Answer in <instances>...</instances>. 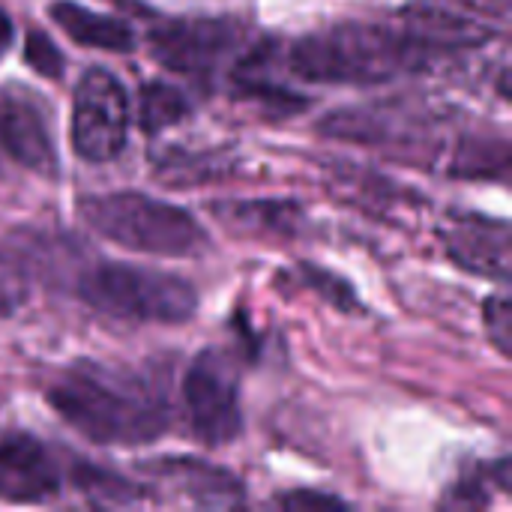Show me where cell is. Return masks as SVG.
Listing matches in <instances>:
<instances>
[{
    "label": "cell",
    "instance_id": "obj_1",
    "mask_svg": "<svg viewBox=\"0 0 512 512\" xmlns=\"http://www.w3.org/2000/svg\"><path fill=\"white\" fill-rule=\"evenodd\" d=\"M48 405L69 429L93 444H150L171 423L168 402L150 378L96 360L63 369L48 390Z\"/></svg>",
    "mask_w": 512,
    "mask_h": 512
},
{
    "label": "cell",
    "instance_id": "obj_2",
    "mask_svg": "<svg viewBox=\"0 0 512 512\" xmlns=\"http://www.w3.org/2000/svg\"><path fill=\"white\" fill-rule=\"evenodd\" d=\"M426 63L396 21H342L312 30L288 54V69L312 84H384Z\"/></svg>",
    "mask_w": 512,
    "mask_h": 512
},
{
    "label": "cell",
    "instance_id": "obj_3",
    "mask_svg": "<svg viewBox=\"0 0 512 512\" xmlns=\"http://www.w3.org/2000/svg\"><path fill=\"white\" fill-rule=\"evenodd\" d=\"M78 216L99 237L162 258H189L207 246V234L192 213L141 192L84 195Z\"/></svg>",
    "mask_w": 512,
    "mask_h": 512
},
{
    "label": "cell",
    "instance_id": "obj_4",
    "mask_svg": "<svg viewBox=\"0 0 512 512\" xmlns=\"http://www.w3.org/2000/svg\"><path fill=\"white\" fill-rule=\"evenodd\" d=\"M78 294L96 312L123 321L183 324L198 309V291L183 276L123 261H105L84 270Z\"/></svg>",
    "mask_w": 512,
    "mask_h": 512
},
{
    "label": "cell",
    "instance_id": "obj_5",
    "mask_svg": "<svg viewBox=\"0 0 512 512\" xmlns=\"http://www.w3.org/2000/svg\"><path fill=\"white\" fill-rule=\"evenodd\" d=\"M396 24L426 60L483 48L507 30V0H411Z\"/></svg>",
    "mask_w": 512,
    "mask_h": 512
},
{
    "label": "cell",
    "instance_id": "obj_6",
    "mask_svg": "<svg viewBox=\"0 0 512 512\" xmlns=\"http://www.w3.org/2000/svg\"><path fill=\"white\" fill-rule=\"evenodd\" d=\"M72 150L78 159L102 165L123 153L129 138V96L114 72L87 69L72 96Z\"/></svg>",
    "mask_w": 512,
    "mask_h": 512
},
{
    "label": "cell",
    "instance_id": "obj_7",
    "mask_svg": "<svg viewBox=\"0 0 512 512\" xmlns=\"http://www.w3.org/2000/svg\"><path fill=\"white\" fill-rule=\"evenodd\" d=\"M183 414L189 432L207 447L231 444L243 432L237 372L222 351H204L183 375Z\"/></svg>",
    "mask_w": 512,
    "mask_h": 512
},
{
    "label": "cell",
    "instance_id": "obj_8",
    "mask_svg": "<svg viewBox=\"0 0 512 512\" xmlns=\"http://www.w3.org/2000/svg\"><path fill=\"white\" fill-rule=\"evenodd\" d=\"M153 57L186 78L210 81L240 48L243 27L228 18H168L150 30Z\"/></svg>",
    "mask_w": 512,
    "mask_h": 512
},
{
    "label": "cell",
    "instance_id": "obj_9",
    "mask_svg": "<svg viewBox=\"0 0 512 512\" xmlns=\"http://www.w3.org/2000/svg\"><path fill=\"white\" fill-rule=\"evenodd\" d=\"M0 147L3 153H9L12 162L33 174L54 177L60 168L48 117L39 99L27 90H0Z\"/></svg>",
    "mask_w": 512,
    "mask_h": 512
},
{
    "label": "cell",
    "instance_id": "obj_10",
    "mask_svg": "<svg viewBox=\"0 0 512 512\" xmlns=\"http://www.w3.org/2000/svg\"><path fill=\"white\" fill-rule=\"evenodd\" d=\"M447 255L468 273L495 282L510 279V225L480 213H462L441 231Z\"/></svg>",
    "mask_w": 512,
    "mask_h": 512
},
{
    "label": "cell",
    "instance_id": "obj_11",
    "mask_svg": "<svg viewBox=\"0 0 512 512\" xmlns=\"http://www.w3.org/2000/svg\"><path fill=\"white\" fill-rule=\"evenodd\" d=\"M60 492V471L54 456L30 435L0 441V501L42 504Z\"/></svg>",
    "mask_w": 512,
    "mask_h": 512
},
{
    "label": "cell",
    "instance_id": "obj_12",
    "mask_svg": "<svg viewBox=\"0 0 512 512\" xmlns=\"http://www.w3.org/2000/svg\"><path fill=\"white\" fill-rule=\"evenodd\" d=\"M147 471L201 507H240L243 504V483L225 468H216L210 462L180 456V459L147 462Z\"/></svg>",
    "mask_w": 512,
    "mask_h": 512
},
{
    "label": "cell",
    "instance_id": "obj_13",
    "mask_svg": "<svg viewBox=\"0 0 512 512\" xmlns=\"http://www.w3.org/2000/svg\"><path fill=\"white\" fill-rule=\"evenodd\" d=\"M48 15L51 21L78 45L84 48H99V51H117V54H126L135 48V36H132V27L114 15H105V12H93L81 3H72V0H57L48 6Z\"/></svg>",
    "mask_w": 512,
    "mask_h": 512
},
{
    "label": "cell",
    "instance_id": "obj_14",
    "mask_svg": "<svg viewBox=\"0 0 512 512\" xmlns=\"http://www.w3.org/2000/svg\"><path fill=\"white\" fill-rule=\"evenodd\" d=\"M216 216L264 234H297L303 225V210L291 201H237L216 207Z\"/></svg>",
    "mask_w": 512,
    "mask_h": 512
},
{
    "label": "cell",
    "instance_id": "obj_15",
    "mask_svg": "<svg viewBox=\"0 0 512 512\" xmlns=\"http://www.w3.org/2000/svg\"><path fill=\"white\" fill-rule=\"evenodd\" d=\"M192 111L189 99L165 81H147L141 87V99H138V123L147 135H156L180 120H186Z\"/></svg>",
    "mask_w": 512,
    "mask_h": 512
},
{
    "label": "cell",
    "instance_id": "obj_16",
    "mask_svg": "<svg viewBox=\"0 0 512 512\" xmlns=\"http://www.w3.org/2000/svg\"><path fill=\"white\" fill-rule=\"evenodd\" d=\"M300 273V282L306 285V288H312L315 294H321L327 303H333L336 309H342V312H357L360 306H357V294H354V288L345 282V279H339L336 273H330V270H324V267H315V264H300L297 267Z\"/></svg>",
    "mask_w": 512,
    "mask_h": 512
},
{
    "label": "cell",
    "instance_id": "obj_17",
    "mask_svg": "<svg viewBox=\"0 0 512 512\" xmlns=\"http://www.w3.org/2000/svg\"><path fill=\"white\" fill-rule=\"evenodd\" d=\"M75 480L87 495H96L105 504H135L141 498V492L132 489L126 480L105 474V471H96V468H87V465L75 471Z\"/></svg>",
    "mask_w": 512,
    "mask_h": 512
},
{
    "label": "cell",
    "instance_id": "obj_18",
    "mask_svg": "<svg viewBox=\"0 0 512 512\" xmlns=\"http://www.w3.org/2000/svg\"><path fill=\"white\" fill-rule=\"evenodd\" d=\"M24 60L45 78H60L66 69V60L60 54V48L42 33V30H30L27 42H24Z\"/></svg>",
    "mask_w": 512,
    "mask_h": 512
},
{
    "label": "cell",
    "instance_id": "obj_19",
    "mask_svg": "<svg viewBox=\"0 0 512 512\" xmlns=\"http://www.w3.org/2000/svg\"><path fill=\"white\" fill-rule=\"evenodd\" d=\"M483 318H486V333L495 342V348L507 357L510 354V327H512V309L507 294H495L486 300L483 306Z\"/></svg>",
    "mask_w": 512,
    "mask_h": 512
},
{
    "label": "cell",
    "instance_id": "obj_20",
    "mask_svg": "<svg viewBox=\"0 0 512 512\" xmlns=\"http://www.w3.org/2000/svg\"><path fill=\"white\" fill-rule=\"evenodd\" d=\"M276 504H279V507H285V510H294V512L348 510V504H345L342 498H336V495H327V492H315V489H297V492H288V495H282Z\"/></svg>",
    "mask_w": 512,
    "mask_h": 512
},
{
    "label": "cell",
    "instance_id": "obj_21",
    "mask_svg": "<svg viewBox=\"0 0 512 512\" xmlns=\"http://www.w3.org/2000/svg\"><path fill=\"white\" fill-rule=\"evenodd\" d=\"M21 300H24V282L9 264V258L0 255V315L15 312Z\"/></svg>",
    "mask_w": 512,
    "mask_h": 512
},
{
    "label": "cell",
    "instance_id": "obj_22",
    "mask_svg": "<svg viewBox=\"0 0 512 512\" xmlns=\"http://www.w3.org/2000/svg\"><path fill=\"white\" fill-rule=\"evenodd\" d=\"M9 45H12V18L0 9V60L9 51Z\"/></svg>",
    "mask_w": 512,
    "mask_h": 512
}]
</instances>
